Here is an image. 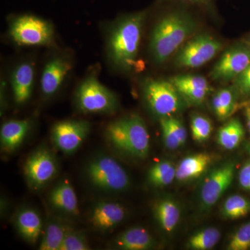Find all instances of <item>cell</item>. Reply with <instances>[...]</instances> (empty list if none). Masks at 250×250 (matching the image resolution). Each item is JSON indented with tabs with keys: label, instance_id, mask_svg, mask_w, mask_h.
I'll use <instances>...</instances> for the list:
<instances>
[{
	"label": "cell",
	"instance_id": "6da1fadb",
	"mask_svg": "<svg viewBox=\"0 0 250 250\" xmlns=\"http://www.w3.org/2000/svg\"><path fill=\"white\" fill-rule=\"evenodd\" d=\"M197 29V21L184 9L168 11L159 20L152 33L149 51L158 64L178 52Z\"/></svg>",
	"mask_w": 250,
	"mask_h": 250
},
{
	"label": "cell",
	"instance_id": "7a4b0ae2",
	"mask_svg": "<svg viewBox=\"0 0 250 250\" xmlns=\"http://www.w3.org/2000/svg\"><path fill=\"white\" fill-rule=\"evenodd\" d=\"M146 17L145 11L125 16L111 32L108 44L110 58L122 70H131L136 62Z\"/></svg>",
	"mask_w": 250,
	"mask_h": 250
},
{
	"label": "cell",
	"instance_id": "3957f363",
	"mask_svg": "<svg viewBox=\"0 0 250 250\" xmlns=\"http://www.w3.org/2000/svg\"><path fill=\"white\" fill-rule=\"evenodd\" d=\"M85 172L89 183L102 191L120 193L130 187L129 174L111 156H95L87 164Z\"/></svg>",
	"mask_w": 250,
	"mask_h": 250
},
{
	"label": "cell",
	"instance_id": "277c9868",
	"mask_svg": "<svg viewBox=\"0 0 250 250\" xmlns=\"http://www.w3.org/2000/svg\"><path fill=\"white\" fill-rule=\"evenodd\" d=\"M143 95L149 111L159 119L175 116L188 104L170 80L147 79Z\"/></svg>",
	"mask_w": 250,
	"mask_h": 250
},
{
	"label": "cell",
	"instance_id": "5b68a950",
	"mask_svg": "<svg viewBox=\"0 0 250 250\" xmlns=\"http://www.w3.org/2000/svg\"><path fill=\"white\" fill-rule=\"evenodd\" d=\"M76 96L79 108L85 113L109 114L118 109L116 95L94 77L82 82Z\"/></svg>",
	"mask_w": 250,
	"mask_h": 250
},
{
	"label": "cell",
	"instance_id": "8992f818",
	"mask_svg": "<svg viewBox=\"0 0 250 250\" xmlns=\"http://www.w3.org/2000/svg\"><path fill=\"white\" fill-rule=\"evenodd\" d=\"M222 43L209 34H201L194 36L177 52L174 63L185 68L202 66L220 52Z\"/></svg>",
	"mask_w": 250,
	"mask_h": 250
},
{
	"label": "cell",
	"instance_id": "52a82bcc",
	"mask_svg": "<svg viewBox=\"0 0 250 250\" xmlns=\"http://www.w3.org/2000/svg\"><path fill=\"white\" fill-rule=\"evenodd\" d=\"M24 175L31 190L44 188L58 172V162L52 151L39 147L28 156L24 165Z\"/></svg>",
	"mask_w": 250,
	"mask_h": 250
},
{
	"label": "cell",
	"instance_id": "ba28073f",
	"mask_svg": "<svg viewBox=\"0 0 250 250\" xmlns=\"http://www.w3.org/2000/svg\"><path fill=\"white\" fill-rule=\"evenodd\" d=\"M53 28L47 21L31 15L15 18L10 27V34L21 45H47L53 37Z\"/></svg>",
	"mask_w": 250,
	"mask_h": 250
},
{
	"label": "cell",
	"instance_id": "9c48e42d",
	"mask_svg": "<svg viewBox=\"0 0 250 250\" xmlns=\"http://www.w3.org/2000/svg\"><path fill=\"white\" fill-rule=\"evenodd\" d=\"M235 170L234 161H227L215 167L207 176L200 190V205L202 209H210L223 196L232 184Z\"/></svg>",
	"mask_w": 250,
	"mask_h": 250
},
{
	"label": "cell",
	"instance_id": "30bf717a",
	"mask_svg": "<svg viewBox=\"0 0 250 250\" xmlns=\"http://www.w3.org/2000/svg\"><path fill=\"white\" fill-rule=\"evenodd\" d=\"M90 125L85 121H64L56 123L51 130L55 147L65 154L77 152L89 134Z\"/></svg>",
	"mask_w": 250,
	"mask_h": 250
},
{
	"label": "cell",
	"instance_id": "8fae6325",
	"mask_svg": "<svg viewBox=\"0 0 250 250\" xmlns=\"http://www.w3.org/2000/svg\"><path fill=\"white\" fill-rule=\"evenodd\" d=\"M250 64V47L238 44L227 49L210 72V77L219 82L235 80Z\"/></svg>",
	"mask_w": 250,
	"mask_h": 250
},
{
	"label": "cell",
	"instance_id": "7c38bea8",
	"mask_svg": "<svg viewBox=\"0 0 250 250\" xmlns=\"http://www.w3.org/2000/svg\"><path fill=\"white\" fill-rule=\"evenodd\" d=\"M188 104L200 106L205 103L212 88L201 75H181L169 80Z\"/></svg>",
	"mask_w": 250,
	"mask_h": 250
},
{
	"label": "cell",
	"instance_id": "4fadbf2b",
	"mask_svg": "<svg viewBox=\"0 0 250 250\" xmlns=\"http://www.w3.org/2000/svg\"><path fill=\"white\" fill-rule=\"evenodd\" d=\"M126 215V208L121 204L101 201L93 206L89 221L95 229L104 232L118 227L124 221Z\"/></svg>",
	"mask_w": 250,
	"mask_h": 250
},
{
	"label": "cell",
	"instance_id": "5bb4252c",
	"mask_svg": "<svg viewBox=\"0 0 250 250\" xmlns=\"http://www.w3.org/2000/svg\"><path fill=\"white\" fill-rule=\"evenodd\" d=\"M127 123L128 154L144 159L150 149V140L146 123L137 114L126 117Z\"/></svg>",
	"mask_w": 250,
	"mask_h": 250
},
{
	"label": "cell",
	"instance_id": "9a60e30c",
	"mask_svg": "<svg viewBox=\"0 0 250 250\" xmlns=\"http://www.w3.org/2000/svg\"><path fill=\"white\" fill-rule=\"evenodd\" d=\"M48 200L52 208L67 216H77L80 213L76 192L70 182L62 180L49 192Z\"/></svg>",
	"mask_w": 250,
	"mask_h": 250
},
{
	"label": "cell",
	"instance_id": "2e32d148",
	"mask_svg": "<svg viewBox=\"0 0 250 250\" xmlns=\"http://www.w3.org/2000/svg\"><path fill=\"white\" fill-rule=\"evenodd\" d=\"M14 225L18 234L29 244H36L42 234V219L33 208L25 207L18 210L15 216Z\"/></svg>",
	"mask_w": 250,
	"mask_h": 250
},
{
	"label": "cell",
	"instance_id": "e0dca14e",
	"mask_svg": "<svg viewBox=\"0 0 250 250\" xmlns=\"http://www.w3.org/2000/svg\"><path fill=\"white\" fill-rule=\"evenodd\" d=\"M111 244L118 250H149L155 247L156 241L147 229L135 227L118 234Z\"/></svg>",
	"mask_w": 250,
	"mask_h": 250
},
{
	"label": "cell",
	"instance_id": "ac0fdd59",
	"mask_svg": "<svg viewBox=\"0 0 250 250\" xmlns=\"http://www.w3.org/2000/svg\"><path fill=\"white\" fill-rule=\"evenodd\" d=\"M70 69V62L62 58H55L47 62L41 80V90L45 96L57 93Z\"/></svg>",
	"mask_w": 250,
	"mask_h": 250
},
{
	"label": "cell",
	"instance_id": "d6986e66",
	"mask_svg": "<svg viewBox=\"0 0 250 250\" xmlns=\"http://www.w3.org/2000/svg\"><path fill=\"white\" fill-rule=\"evenodd\" d=\"M29 120H14L4 123L0 131V143L4 152L12 153L21 147L30 129Z\"/></svg>",
	"mask_w": 250,
	"mask_h": 250
},
{
	"label": "cell",
	"instance_id": "ffe728a7",
	"mask_svg": "<svg viewBox=\"0 0 250 250\" xmlns=\"http://www.w3.org/2000/svg\"><path fill=\"white\" fill-rule=\"evenodd\" d=\"M213 157L207 153L186 156L176 167V180L188 182L198 178L211 164Z\"/></svg>",
	"mask_w": 250,
	"mask_h": 250
},
{
	"label": "cell",
	"instance_id": "44dd1931",
	"mask_svg": "<svg viewBox=\"0 0 250 250\" xmlns=\"http://www.w3.org/2000/svg\"><path fill=\"white\" fill-rule=\"evenodd\" d=\"M34 78V67L31 64L22 63L16 69L12 76V89L16 103L22 104L30 98Z\"/></svg>",
	"mask_w": 250,
	"mask_h": 250
},
{
	"label": "cell",
	"instance_id": "7402d4cb",
	"mask_svg": "<svg viewBox=\"0 0 250 250\" xmlns=\"http://www.w3.org/2000/svg\"><path fill=\"white\" fill-rule=\"evenodd\" d=\"M154 214L160 228L166 232L171 233L180 220L181 210L173 200L162 199L154 206Z\"/></svg>",
	"mask_w": 250,
	"mask_h": 250
},
{
	"label": "cell",
	"instance_id": "603a6c76",
	"mask_svg": "<svg viewBox=\"0 0 250 250\" xmlns=\"http://www.w3.org/2000/svg\"><path fill=\"white\" fill-rule=\"evenodd\" d=\"M245 136V130L238 118L230 120L219 129L217 142L227 150H232L238 147Z\"/></svg>",
	"mask_w": 250,
	"mask_h": 250
},
{
	"label": "cell",
	"instance_id": "cb8c5ba5",
	"mask_svg": "<svg viewBox=\"0 0 250 250\" xmlns=\"http://www.w3.org/2000/svg\"><path fill=\"white\" fill-rule=\"evenodd\" d=\"M238 96L233 86L222 88L213 95L212 109L220 121H225L231 116L236 108Z\"/></svg>",
	"mask_w": 250,
	"mask_h": 250
},
{
	"label": "cell",
	"instance_id": "d4e9b609",
	"mask_svg": "<svg viewBox=\"0 0 250 250\" xmlns=\"http://www.w3.org/2000/svg\"><path fill=\"white\" fill-rule=\"evenodd\" d=\"M68 227L58 220H51L46 225L39 249L60 250Z\"/></svg>",
	"mask_w": 250,
	"mask_h": 250
},
{
	"label": "cell",
	"instance_id": "484cf974",
	"mask_svg": "<svg viewBox=\"0 0 250 250\" xmlns=\"http://www.w3.org/2000/svg\"><path fill=\"white\" fill-rule=\"evenodd\" d=\"M174 179H176V166L170 161H159L148 170L147 181L153 187H167Z\"/></svg>",
	"mask_w": 250,
	"mask_h": 250
},
{
	"label": "cell",
	"instance_id": "4316f807",
	"mask_svg": "<svg viewBox=\"0 0 250 250\" xmlns=\"http://www.w3.org/2000/svg\"><path fill=\"white\" fill-rule=\"evenodd\" d=\"M106 136L112 147L128 154L127 123L126 117L108 125Z\"/></svg>",
	"mask_w": 250,
	"mask_h": 250
},
{
	"label": "cell",
	"instance_id": "83f0119b",
	"mask_svg": "<svg viewBox=\"0 0 250 250\" xmlns=\"http://www.w3.org/2000/svg\"><path fill=\"white\" fill-rule=\"evenodd\" d=\"M221 232L218 229L207 228L194 233L187 242V248L193 250H211L220 241Z\"/></svg>",
	"mask_w": 250,
	"mask_h": 250
},
{
	"label": "cell",
	"instance_id": "f1b7e54d",
	"mask_svg": "<svg viewBox=\"0 0 250 250\" xmlns=\"http://www.w3.org/2000/svg\"><path fill=\"white\" fill-rule=\"evenodd\" d=\"M250 212V200L240 195H231L224 202L221 214L225 219L237 220Z\"/></svg>",
	"mask_w": 250,
	"mask_h": 250
},
{
	"label": "cell",
	"instance_id": "f546056e",
	"mask_svg": "<svg viewBox=\"0 0 250 250\" xmlns=\"http://www.w3.org/2000/svg\"><path fill=\"white\" fill-rule=\"evenodd\" d=\"M192 137L198 143H203L209 139L213 131L211 122L203 115L195 114L190 118Z\"/></svg>",
	"mask_w": 250,
	"mask_h": 250
},
{
	"label": "cell",
	"instance_id": "4dcf8cb0",
	"mask_svg": "<svg viewBox=\"0 0 250 250\" xmlns=\"http://www.w3.org/2000/svg\"><path fill=\"white\" fill-rule=\"evenodd\" d=\"M90 250L89 243L86 236L81 231L67 230L60 250Z\"/></svg>",
	"mask_w": 250,
	"mask_h": 250
},
{
	"label": "cell",
	"instance_id": "1f68e13d",
	"mask_svg": "<svg viewBox=\"0 0 250 250\" xmlns=\"http://www.w3.org/2000/svg\"><path fill=\"white\" fill-rule=\"evenodd\" d=\"M229 250H248L250 249V222L242 225L233 233L229 242Z\"/></svg>",
	"mask_w": 250,
	"mask_h": 250
},
{
	"label": "cell",
	"instance_id": "d6a6232c",
	"mask_svg": "<svg viewBox=\"0 0 250 250\" xmlns=\"http://www.w3.org/2000/svg\"><path fill=\"white\" fill-rule=\"evenodd\" d=\"M160 124L162 131L163 141L166 148L170 150H175L182 147L172 126H171L168 118H161Z\"/></svg>",
	"mask_w": 250,
	"mask_h": 250
},
{
	"label": "cell",
	"instance_id": "836d02e7",
	"mask_svg": "<svg viewBox=\"0 0 250 250\" xmlns=\"http://www.w3.org/2000/svg\"><path fill=\"white\" fill-rule=\"evenodd\" d=\"M233 86L238 96L250 98V64L239 76L235 79Z\"/></svg>",
	"mask_w": 250,
	"mask_h": 250
},
{
	"label": "cell",
	"instance_id": "e575fe53",
	"mask_svg": "<svg viewBox=\"0 0 250 250\" xmlns=\"http://www.w3.org/2000/svg\"><path fill=\"white\" fill-rule=\"evenodd\" d=\"M238 181L243 189L250 192V161L241 167L238 174Z\"/></svg>",
	"mask_w": 250,
	"mask_h": 250
},
{
	"label": "cell",
	"instance_id": "d590c367",
	"mask_svg": "<svg viewBox=\"0 0 250 250\" xmlns=\"http://www.w3.org/2000/svg\"><path fill=\"white\" fill-rule=\"evenodd\" d=\"M186 4L200 6V7H210L214 3L215 0H180Z\"/></svg>",
	"mask_w": 250,
	"mask_h": 250
},
{
	"label": "cell",
	"instance_id": "8d00e7d4",
	"mask_svg": "<svg viewBox=\"0 0 250 250\" xmlns=\"http://www.w3.org/2000/svg\"><path fill=\"white\" fill-rule=\"evenodd\" d=\"M245 116H246L247 126L250 133V106H247L246 111H245Z\"/></svg>",
	"mask_w": 250,
	"mask_h": 250
},
{
	"label": "cell",
	"instance_id": "74e56055",
	"mask_svg": "<svg viewBox=\"0 0 250 250\" xmlns=\"http://www.w3.org/2000/svg\"><path fill=\"white\" fill-rule=\"evenodd\" d=\"M246 150L247 151V152L248 153V154L250 155V143H248V144H246Z\"/></svg>",
	"mask_w": 250,
	"mask_h": 250
}]
</instances>
